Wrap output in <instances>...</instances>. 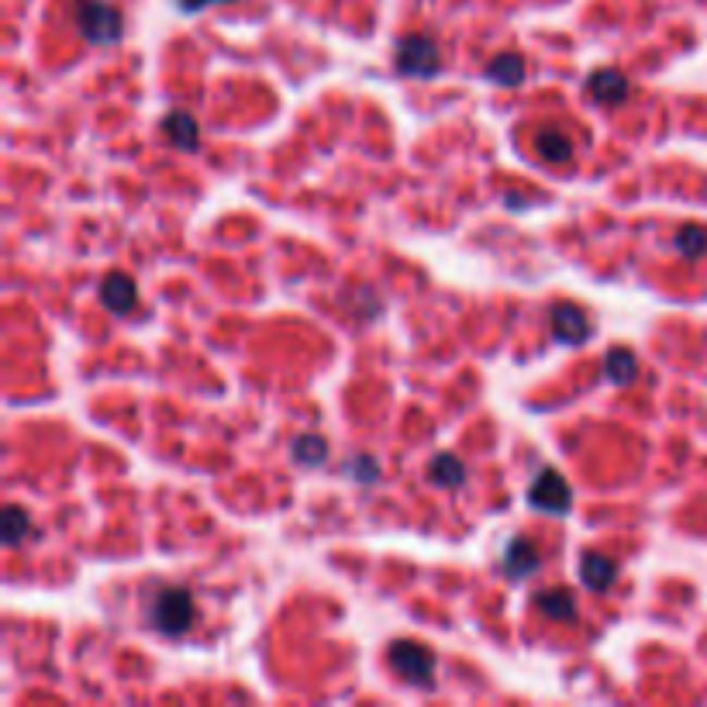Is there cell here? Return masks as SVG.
Listing matches in <instances>:
<instances>
[{
    "instance_id": "6da1fadb",
    "label": "cell",
    "mask_w": 707,
    "mask_h": 707,
    "mask_svg": "<svg viewBox=\"0 0 707 707\" xmlns=\"http://www.w3.org/2000/svg\"><path fill=\"white\" fill-rule=\"evenodd\" d=\"M197 618V608H194V597L190 591L184 587H166L159 591L149 604V621L156 632L163 635H184Z\"/></svg>"
},
{
    "instance_id": "7a4b0ae2",
    "label": "cell",
    "mask_w": 707,
    "mask_h": 707,
    "mask_svg": "<svg viewBox=\"0 0 707 707\" xmlns=\"http://www.w3.org/2000/svg\"><path fill=\"white\" fill-rule=\"evenodd\" d=\"M73 11H76V25L90 46H114L121 32H125L117 8L104 4V0H76Z\"/></svg>"
},
{
    "instance_id": "3957f363",
    "label": "cell",
    "mask_w": 707,
    "mask_h": 707,
    "mask_svg": "<svg viewBox=\"0 0 707 707\" xmlns=\"http://www.w3.org/2000/svg\"><path fill=\"white\" fill-rule=\"evenodd\" d=\"M387 659H390V666H394L397 677H404L408 683H418V686H432V677H435L438 659H435V653L429 649V645L397 638V642H390Z\"/></svg>"
},
{
    "instance_id": "277c9868",
    "label": "cell",
    "mask_w": 707,
    "mask_h": 707,
    "mask_svg": "<svg viewBox=\"0 0 707 707\" xmlns=\"http://www.w3.org/2000/svg\"><path fill=\"white\" fill-rule=\"evenodd\" d=\"M397 70L404 76H418V79H429L438 73L442 66V55H438V46L432 42V38H424V35H408L404 42L397 46Z\"/></svg>"
},
{
    "instance_id": "5b68a950",
    "label": "cell",
    "mask_w": 707,
    "mask_h": 707,
    "mask_svg": "<svg viewBox=\"0 0 707 707\" xmlns=\"http://www.w3.org/2000/svg\"><path fill=\"white\" fill-rule=\"evenodd\" d=\"M529 500H532V508H538V511L566 514V511L573 508V491H570V483H566V476L549 467V470H542V473L532 480Z\"/></svg>"
},
{
    "instance_id": "8992f818",
    "label": "cell",
    "mask_w": 707,
    "mask_h": 707,
    "mask_svg": "<svg viewBox=\"0 0 707 707\" xmlns=\"http://www.w3.org/2000/svg\"><path fill=\"white\" fill-rule=\"evenodd\" d=\"M549 321H553V335L566 342V346H580V342L591 338V321L576 305H556L549 311Z\"/></svg>"
},
{
    "instance_id": "52a82bcc",
    "label": "cell",
    "mask_w": 707,
    "mask_h": 707,
    "mask_svg": "<svg viewBox=\"0 0 707 707\" xmlns=\"http://www.w3.org/2000/svg\"><path fill=\"white\" fill-rule=\"evenodd\" d=\"M100 305H104L111 314H128L138 305V290L128 273H111L100 280Z\"/></svg>"
},
{
    "instance_id": "ba28073f",
    "label": "cell",
    "mask_w": 707,
    "mask_h": 707,
    "mask_svg": "<svg viewBox=\"0 0 707 707\" xmlns=\"http://www.w3.org/2000/svg\"><path fill=\"white\" fill-rule=\"evenodd\" d=\"M580 580L587 583V591L604 594L608 587H615V580H618V562L608 559L604 553H583V556H580Z\"/></svg>"
},
{
    "instance_id": "9c48e42d",
    "label": "cell",
    "mask_w": 707,
    "mask_h": 707,
    "mask_svg": "<svg viewBox=\"0 0 707 707\" xmlns=\"http://www.w3.org/2000/svg\"><path fill=\"white\" fill-rule=\"evenodd\" d=\"M538 562H542V556H538V549L529 542V538H511L508 542V549H504V570H508V576L511 580H524V576H532L535 570H538Z\"/></svg>"
},
{
    "instance_id": "30bf717a",
    "label": "cell",
    "mask_w": 707,
    "mask_h": 707,
    "mask_svg": "<svg viewBox=\"0 0 707 707\" xmlns=\"http://www.w3.org/2000/svg\"><path fill=\"white\" fill-rule=\"evenodd\" d=\"M587 90L594 100H600V104H621V100L629 97V79L615 70H597L587 79Z\"/></svg>"
},
{
    "instance_id": "8fae6325",
    "label": "cell",
    "mask_w": 707,
    "mask_h": 707,
    "mask_svg": "<svg viewBox=\"0 0 707 707\" xmlns=\"http://www.w3.org/2000/svg\"><path fill=\"white\" fill-rule=\"evenodd\" d=\"M163 132H166V138L173 141L176 149H187V152H190V149L200 146V128H197L194 114H187V111H173V114H166Z\"/></svg>"
},
{
    "instance_id": "7c38bea8",
    "label": "cell",
    "mask_w": 707,
    "mask_h": 707,
    "mask_svg": "<svg viewBox=\"0 0 707 707\" xmlns=\"http://www.w3.org/2000/svg\"><path fill=\"white\" fill-rule=\"evenodd\" d=\"M535 149L542 159H549V163H566V159L573 156V141L566 138L559 128H542L535 135Z\"/></svg>"
},
{
    "instance_id": "4fadbf2b",
    "label": "cell",
    "mask_w": 707,
    "mask_h": 707,
    "mask_svg": "<svg viewBox=\"0 0 707 707\" xmlns=\"http://www.w3.org/2000/svg\"><path fill=\"white\" fill-rule=\"evenodd\" d=\"M487 76L494 79L497 87H518L524 79V59L514 55V52H504L487 66Z\"/></svg>"
},
{
    "instance_id": "5bb4252c",
    "label": "cell",
    "mask_w": 707,
    "mask_h": 707,
    "mask_svg": "<svg viewBox=\"0 0 707 707\" xmlns=\"http://www.w3.org/2000/svg\"><path fill=\"white\" fill-rule=\"evenodd\" d=\"M635 373H638V359L629 349H611L608 359H604V376H608L611 383H618V387L632 383Z\"/></svg>"
},
{
    "instance_id": "9a60e30c",
    "label": "cell",
    "mask_w": 707,
    "mask_h": 707,
    "mask_svg": "<svg viewBox=\"0 0 707 707\" xmlns=\"http://www.w3.org/2000/svg\"><path fill=\"white\" fill-rule=\"evenodd\" d=\"M429 476L438 483V487H449V491H456V487H462V480H467V467L456 459V456H435L432 459V467H429Z\"/></svg>"
},
{
    "instance_id": "2e32d148",
    "label": "cell",
    "mask_w": 707,
    "mask_h": 707,
    "mask_svg": "<svg viewBox=\"0 0 707 707\" xmlns=\"http://www.w3.org/2000/svg\"><path fill=\"white\" fill-rule=\"evenodd\" d=\"M535 604L556 621H573L576 618V600L566 591H542V594H535Z\"/></svg>"
},
{
    "instance_id": "e0dca14e",
    "label": "cell",
    "mask_w": 707,
    "mask_h": 707,
    "mask_svg": "<svg viewBox=\"0 0 707 707\" xmlns=\"http://www.w3.org/2000/svg\"><path fill=\"white\" fill-rule=\"evenodd\" d=\"M290 452H294L297 462H305V467H321V462L328 459V442L321 435H305V438L294 442Z\"/></svg>"
},
{
    "instance_id": "ac0fdd59",
    "label": "cell",
    "mask_w": 707,
    "mask_h": 707,
    "mask_svg": "<svg viewBox=\"0 0 707 707\" xmlns=\"http://www.w3.org/2000/svg\"><path fill=\"white\" fill-rule=\"evenodd\" d=\"M677 252L686 256V259H697L707 252V232L700 225H686L677 232Z\"/></svg>"
},
{
    "instance_id": "d6986e66",
    "label": "cell",
    "mask_w": 707,
    "mask_h": 707,
    "mask_svg": "<svg viewBox=\"0 0 707 707\" xmlns=\"http://www.w3.org/2000/svg\"><path fill=\"white\" fill-rule=\"evenodd\" d=\"M32 532V518L25 514V508H17V504H11V508L4 511V542L8 545H22V538Z\"/></svg>"
},
{
    "instance_id": "ffe728a7",
    "label": "cell",
    "mask_w": 707,
    "mask_h": 707,
    "mask_svg": "<svg viewBox=\"0 0 707 707\" xmlns=\"http://www.w3.org/2000/svg\"><path fill=\"white\" fill-rule=\"evenodd\" d=\"M346 473L356 476V480H362V483H376V476H380L376 462H373L370 456H352V459L346 462Z\"/></svg>"
},
{
    "instance_id": "44dd1931",
    "label": "cell",
    "mask_w": 707,
    "mask_h": 707,
    "mask_svg": "<svg viewBox=\"0 0 707 707\" xmlns=\"http://www.w3.org/2000/svg\"><path fill=\"white\" fill-rule=\"evenodd\" d=\"M176 4L184 8V11H200L204 4H211V0H176Z\"/></svg>"
}]
</instances>
